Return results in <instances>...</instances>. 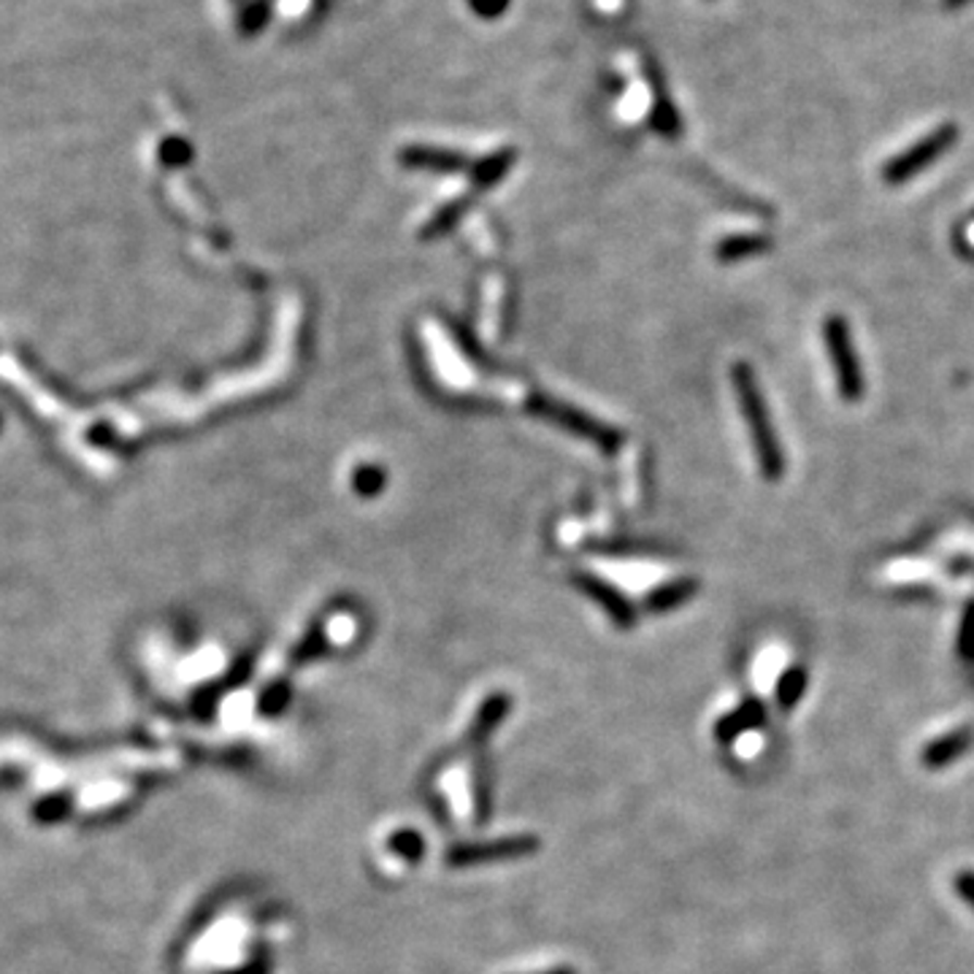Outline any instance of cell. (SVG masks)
I'll return each mask as SVG.
<instances>
[{"instance_id":"1","label":"cell","mask_w":974,"mask_h":974,"mask_svg":"<svg viewBox=\"0 0 974 974\" xmlns=\"http://www.w3.org/2000/svg\"><path fill=\"white\" fill-rule=\"evenodd\" d=\"M730 382H734L736 398H739L741 414H745L747 430H750V441L752 450H756V461L761 466V474L769 483H779L785 477V450L777 430H774L772 414H769L766 398H763L761 385H758L756 371L745 361L734 363L730 365Z\"/></svg>"},{"instance_id":"2","label":"cell","mask_w":974,"mask_h":974,"mask_svg":"<svg viewBox=\"0 0 974 974\" xmlns=\"http://www.w3.org/2000/svg\"><path fill=\"white\" fill-rule=\"evenodd\" d=\"M823 341H826L828 358H832L839 398L848 403L861 401L866 392V382H863L861 363H858L856 345H852L850 323L842 314H828L823 323Z\"/></svg>"},{"instance_id":"3","label":"cell","mask_w":974,"mask_h":974,"mask_svg":"<svg viewBox=\"0 0 974 974\" xmlns=\"http://www.w3.org/2000/svg\"><path fill=\"white\" fill-rule=\"evenodd\" d=\"M528 409L534 414H539V417L566 428L569 434L579 436V439H588L590 445L601 447V450L607 452H614L620 445H623V434H620V430L609 428V425L599 423V420L590 417V414L579 412V409L569 407V403L555 401V398L550 396H530Z\"/></svg>"},{"instance_id":"4","label":"cell","mask_w":974,"mask_h":974,"mask_svg":"<svg viewBox=\"0 0 974 974\" xmlns=\"http://www.w3.org/2000/svg\"><path fill=\"white\" fill-rule=\"evenodd\" d=\"M956 141H959V125L937 127V130L923 136L917 143H912L910 149H904L894 160H888L883 165V182L885 185H904V182L915 179L921 171L937 163Z\"/></svg>"},{"instance_id":"5","label":"cell","mask_w":974,"mask_h":974,"mask_svg":"<svg viewBox=\"0 0 974 974\" xmlns=\"http://www.w3.org/2000/svg\"><path fill=\"white\" fill-rule=\"evenodd\" d=\"M539 850V839L528 837H503V839H490V842H463L455 848L447 850L445 861L450 866H474V863H487V861H512V858L530 856V852Z\"/></svg>"},{"instance_id":"6","label":"cell","mask_w":974,"mask_h":974,"mask_svg":"<svg viewBox=\"0 0 974 974\" xmlns=\"http://www.w3.org/2000/svg\"><path fill=\"white\" fill-rule=\"evenodd\" d=\"M398 160L407 168L417 171H434V174H461V171L472 168L469 158L458 149H445V147H428V143H412V147H403L398 152Z\"/></svg>"},{"instance_id":"7","label":"cell","mask_w":974,"mask_h":974,"mask_svg":"<svg viewBox=\"0 0 974 974\" xmlns=\"http://www.w3.org/2000/svg\"><path fill=\"white\" fill-rule=\"evenodd\" d=\"M574 585H577L585 596H590L596 604L604 609L609 617H612L614 625H620V628H630V625L636 623L634 604H630V601L625 599V596L620 594L614 585L604 583V579L596 577V574H577V577H574Z\"/></svg>"},{"instance_id":"8","label":"cell","mask_w":974,"mask_h":974,"mask_svg":"<svg viewBox=\"0 0 974 974\" xmlns=\"http://www.w3.org/2000/svg\"><path fill=\"white\" fill-rule=\"evenodd\" d=\"M972 730L961 728V730H950V734L939 736V739L928 741L921 752V761L926 769H945L950 766L953 761H959L972 745Z\"/></svg>"},{"instance_id":"9","label":"cell","mask_w":974,"mask_h":974,"mask_svg":"<svg viewBox=\"0 0 974 974\" xmlns=\"http://www.w3.org/2000/svg\"><path fill=\"white\" fill-rule=\"evenodd\" d=\"M699 594V579L694 577H679L672 579V583H663L658 585L655 590L645 596V609L652 614H666L672 609H679L685 601H690L694 596Z\"/></svg>"},{"instance_id":"10","label":"cell","mask_w":974,"mask_h":974,"mask_svg":"<svg viewBox=\"0 0 974 974\" xmlns=\"http://www.w3.org/2000/svg\"><path fill=\"white\" fill-rule=\"evenodd\" d=\"M763 704L758 699H747L736 707L734 712H728L723 721H717L715 726V736L723 741H734L741 739L745 734L756 730L758 726H763Z\"/></svg>"},{"instance_id":"11","label":"cell","mask_w":974,"mask_h":974,"mask_svg":"<svg viewBox=\"0 0 974 974\" xmlns=\"http://www.w3.org/2000/svg\"><path fill=\"white\" fill-rule=\"evenodd\" d=\"M509 704H512V701H509V696H503V694L487 696V699L483 701V707L477 710V717H474V723L466 730L469 745H483L487 736H490L492 730L503 723V717H507V712H509Z\"/></svg>"},{"instance_id":"12","label":"cell","mask_w":974,"mask_h":974,"mask_svg":"<svg viewBox=\"0 0 974 974\" xmlns=\"http://www.w3.org/2000/svg\"><path fill=\"white\" fill-rule=\"evenodd\" d=\"M774 247V239L769 234H734L721 239L715 247V254L721 263H736V260L763 254Z\"/></svg>"},{"instance_id":"13","label":"cell","mask_w":974,"mask_h":974,"mask_svg":"<svg viewBox=\"0 0 974 974\" xmlns=\"http://www.w3.org/2000/svg\"><path fill=\"white\" fill-rule=\"evenodd\" d=\"M514 160H517L514 149H501V152H492V154H487V158L477 160V163L469 168L472 171V174H469V179H472L474 190L479 192V190H487V187L498 185V182L509 174V168L514 165Z\"/></svg>"},{"instance_id":"14","label":"cell","mask_w":974,"mask_h":974,"mask_svg":"<svg viewBox=\"0 0 974 974\" xmlns=\"http://www.w3.org/2000/svg\"><path fill=\"white\" fill-rule=\"evenodd\" d=\"M807 683H810V674H807L804 666L794 663V666L785 669L783 674L777 677V685H774V699L783 710H794L807 694Z\"/></svg>"},{"instance_id":"15","label":"cell","mask_w":974,"mask_h":974,"mask_svg":"<svg viewBox=\"0 0 974 974\" xmlns=\"http://www.w3.org/2000/svg\"><path fill=\"white\" fill-rule=\"evenodd\" d=\"M469 207H472V196H463V198H458V201L445 203V207H441L439 212L428 220V225L423 228V239H439V236L450 234V230L461 223L463 214L469 212Z\"/></svg>"},{"instance_id":"16","label":"cell","mask_w":974,"mask_h":974,"mask_svg":"<svg viewBox=\"0 0 974 974\" xmlns=\"http://www.w3.org/2000/svg\"><path fill=\"white\" fill-rule=\"evenodd\" d=\"M328 650V634H325V625H312L307 636L296 645V650L290 652V666H303V663H312L314 658H320Z\"/></svg>"},{"instance_id":"17","label":"cell","mask_w":974,"mask_h":974,"mask_svg":"<svg viewBox=\"0 0 974 974\" xmlns=\"http://www.w3.org/2000/svg\"><path fill=\"white\" fill-rule=\"evenodd\" d=\"M655 92H658V101H655V107H652V112H650V125L655 127V130L661 133V136L677 138L679 130H683V122H679L677 109H674L672 101H666L663 90H655Z\"/></svg>"},{"instance_id":"18","label":"cell","mask_w":974,"mask_h":974,"mask_svg":"<svg viewBox=\"0 0 974 974\" xmlns=\"http://www.w3.org/2000/svg\"><path fill=\"white\" fill-rule=\"evenodd\" d=\"M385 483H387L385 472H382L379 466H374V463H363V466H358L355 474H352V487H355L358 496L363 498L379 496Z\"/></svg>"},{"instance_id":"19","label":"cell","mask_w":974,"mask_h":974,"mask_svg":"<svg viewBox=\"0 0 974 974\" xmlns=\"http://www.w3.org/2000/svg\"><path fill=\"white\" fill-rule=\"evenodd\" d=\"M290 696H292L290 683H287V679H276V683H271L269 688L260 694L258 710L263 712V715H279V712L290 704Z\"/></svg>"},{"instance_id":"20","label":"cell","mask_w":974,"mask_h":974,"mask_svg":"<svg viewBox=\"0 0 974 974\" xmlns=\"http://www.w3.org/2000/svg\"><path fill=\"white\" fill-rule=\"evenodd\" d=\"M390 850L392 852H398V856H403L407 858V861H420V858H423V852H425V845H423V837H420L417 832H398V834H392L390 837Z\"/></svg>"},{"instance_id":"21","label":"cell","mask_w":974,"mask_h":974,"mask_svg":"<svg viewBox=\"0 0 974 974\" xmlns=\"http://www.w3.org/2000/svg\"><path fill=\"white\" fill-rule=\"evenodd\" d=\"M959 655L964 661H974V599L964 607L959 628Z\"/></svg>"},{"instance_id":"22","label":"cell","mask_w":974,"mask_h":974,"mask_svg":"<svg viewBox=\"0 0 974 974\" xmlns=\"http://www.w3.org/2000/svg\"><path fill=\"white\" fill-rule=\"evenodd\" d=\"M469 5H472L474 14L490 20V16H498L503 9H507L509 0H469Z\"/></svg>"},{"instance_id":"23","label":"cell","mask_w":974,"mask_h":974,"mask_svg":"<svg viewBox=\"0 0 974 974\" xmlns=\"http://www.w3.org/2000/svg\"><path fill=\"white\" fill-rule=\"evenodd\" d=\"M956 890H959L961 899L970 901L974 907V872H961L959 877H956Z\"/></svg>"},{"instance_id":"24","label":"cell","mask_w":974,"mask_h":974,"mask_svg":"<svg viewBox=\"0 0 974 974\" xmlns=\"http://www.w3.org/2000/svg\"><path fill=\"white\" fill-rule=\"evenodd\" d=\"M541 974H577V972H574V970H569V966H558V970L541 972Z\"/></svg>"},{"instance_id":"25","label":"cell","mask_w":974,"mask_h":974,"mask_svg":"<svg viewBox=\"0 0 974 974\" xmlns=\"http://www.w3.org/2000/svg\"><path fill=\"white\" fill-rule=\"evenodd\" d=\"M972 217H974V214H972Z\"/></svg>"}]
</instances>
